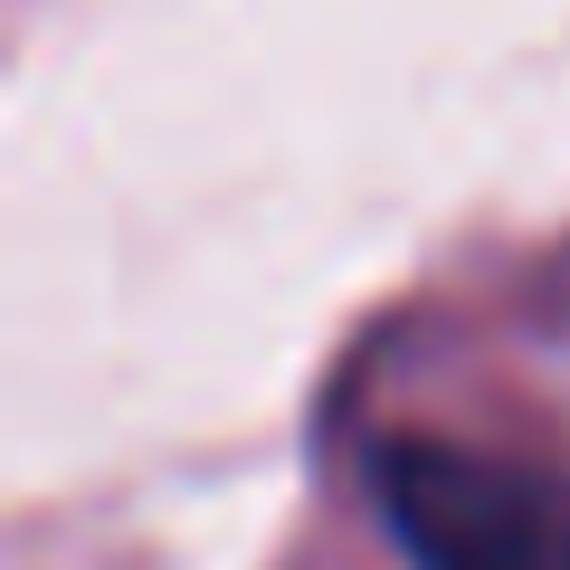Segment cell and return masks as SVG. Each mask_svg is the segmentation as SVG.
Wrapping results in <instances>:
<instances>
[{
    "label": "cell",
    "mask_w": 570,
    "mask_h": 570,
    "mask_svg": "<svg viewBox=\"0 0 570 570\" xmlns=\"http://www.w3.org/2000/svg\"><path fill=\"white\" fill-rule=\"evenodd\" d=\"M371 494L409 570H570V485L542 466L456 438H390L371 456Z\"/></svg>",
    "instance_id": "obj_1"
}]
</instances>
